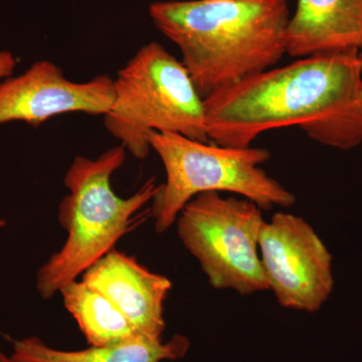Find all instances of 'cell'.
<instances>
[{"label":"cell","instance_id":"obj_1","mask_svg":"<svg viewBox=\"0 0 362 362\" xmlns=\"http://www.w3.org/2000/svg\"><path fill=\"white\" fill-rule=\"evenodd\" d=\"M359 52L322 54L271 68L204 98L209 141L247 148L267 131L299 126L340 150L362 143Z\"/></svg>","mask_w":362,"mask_h":362},{"label":"cell","instance_id":"obj_2","mask_svg":"<svg viewBox=\"0 0 362 362\" xmlns=\"http://www.w3.org/2000/svg\"><path fill=\"white\" fill-rule=\"evenodd\" d=\"M157 30L180 49L202 98L273 68L286 54V0L152 2Z\"/></svg>","mask_w":362,"mask_h":362},{"label":"cell","instance_id":"obj_3","mask_svg":"<svg viewBox=\"0 0 362 362\" xmlns=\"http://www.w3.org/2000/svg\"><path fill=\"white\" fill-rule=\"evenodd\" d=\"M126 156L127 150L120 144L97 158L78 156L71 161L64 178L69 192L58 214L66 240L37 271L35 286L42 299H52L63 286L77 280L146 216L138 211L159 192L156 177L127 199L112 188V176L122 168Z\"/></svg>","mask_w":362,"mask_h":362},{"label":"cell","instance_id":"obj_4","mask_svg":"<svg viewBox=\"0 0 362 362\" xmlns=\"http://www.w3.org/2000/svg\"><path fill=\"white\" fill-rule=\"evenodd\" d=\"M104 126L139 160L149 156L151 131L211 142L204 98L181 59L156 42L140 47L117 73Z\"/></svg>","mask_w":362,"mask_h":362},{"label":"cell","instance_id":"obj_5","mask_svg":"<svg viewBox=\"0 0 362 362\" xmlns=\"http://www.w3.org/2000/svg\"><path fill=\"white\" fill-rule=\"evenodd\" d=\"M148 139L166 175L150 211L158 233L175 225L181 209L202 192H233L264 211L296 202L292 192L261 168L270 159L269 150L221 146L156 131L149 133Z\"/></svg>","mask_w":362,"mask_h":362},{"label":"cell","instance_id":"obj_6","mask_svg":"<svg viewBox=\"0 0 362 362\" xmlns=\"http://www.w3.org/2000/svg\"><path fill=\"white\" fill-rule=\"evenodd\" d=\"M250 199L197 194L181 209L175 223L183 246L201 265L216 290L240 295L268 291L259 256L263 214Z\"/></svg>","mask_w":362,"mask_h":362},{"label":"cell","instance_id":"obj_7","mask_svg":"<svg viewBox=\"0 0 362 362\" xmlns=\"http://www.w3.org/2000/svg\"><path fill=\"white\" fill-rule=\"evenodd\" d=\"M259 250L269 290L284 308L320 310L334 288L332 255L304 218L276 213L259 233Z\"/></svg>","mask_w":362,"mask_h":362},{"label":"cell","instance_id":"obj_8","mask_svg":"<svg viewBox=\"0 0 362 362\" xmlns=\"http://www.w3.org/2000/svg\"><path fill=\"white\" fill-rule=\"evenodd\" d=\"M113 102L109 76L74 82L57 64L37 61L21 75L0 81V125L18 121L37 128L63 114L104 116Z\"/></svg>","mask_w":362,"mask_h":362},{"label":"cell","instance_id":"obj_9","mask_svg":"<svg viewBox=\"0 0 362 362\" xmlns=\"http://www.w3.org/2000/svg\"><path fill=\"white\" fill-rule=\"evenodd\" d=\"M82 280L101 292L143 337L162 340L164 302L173 284L149 271L137 259L115 249L83 274Z\"/></svg>","mask_w":362,"mask_h":362},{"label":"cell","instance_id":"obj_10","mask_svg":"<svg viewBox=\"0 0 362 362\" xmlns=\"http://www.w3.org/2000/svg\"><path fill=\"white\" fill-rule=\"evenodd\" d=\"M286 54L306 58L362 49V0H297L285 33Z\"/></svg>","mask_w":362,"mask_h":362},{"label":"cell","instance_id":"obj_11","mask_svg":"<svg viewBox=\"0 0 362 362\" xmlns=\"http://www.w3.org/2000/svg\"><path fill=\"white\" fill-rule=\"evenodd\" d=\"M189 347L188 338L180 334L166 342L138 337L80 350L54 349L40 337H30L14 340L11 356L18 362H164L182 358Z\"/></svg>","mask_w":362,"mask_h":362},{"label":"cell","instance_id":"obj_12","mask_svg":"<svg viewBox=\"0 0 362 362\" xmlns=\"http://www.w3.org/2000/svg\"><path fill=\"white\" fill-rule=\"evenodd\" d=\"M59 293L66 310L75 319L90 346L143 337L108 298L84 281H71Z\"/></svg>","mask_w":362,"mask_h":362},{"label":"cell","instance_id":"obj_13","mask_svg":"<svg viewBox=\"0 0 362 362\" xmlns=\"http://www.w3.org/2000/svg\"><path fill=\"white\" fill-rule=\"evenodd\" d=\"M16 66H18V59L13 52H0V81L13 76Z\"/></svg>","mask_w":362,"mask_h":362},{"label":"cell","instance_id":"obj_14","mask_svg":"<svg viewBox=\"0 0 362 362\" xmlns=\"http://www.w3.org/2000/svg\"><path fill=\"white\" fill-rule=\"evenodd\" d=\"M0 362H18L13 358V356H7L0 349Z\"/></svg>","mask_w":362,"mask_h":362},{"label":"cell","instance_id":"obj_15","mask_svg":"<svg viewBox=\"0 0 362 362\" xmlns=\"http://www.w3.org/2000/svg\"><path fill=\"white\" fill-rule=\"evenodd\" d=\"M6 221L1 220V218H0V228H4V226H6Z\"/></svg>","mask_w":362,"mask_h":362},{"label":"cell","instance_id":"obj_16","mask_svg":"<svg viewBox=\"0 0 362 362\" xmlns=\"http://www.w3.org/2000/svg\"><path fill=\"white\" fill-rule=\"evenodd\" d=\"M358 58H359V62H361V69H362V49L361 52H359Z\"/></svg>","mask_w":362,"mask_h":362},{"label":"cell","instance_id":"obj_17","mask_svg":"<svg viewBox=\"0 0 362 362\" xmlns=\"http://www.w3.org/2000/svg\"><path fill=\"white\" fill-rule=\"evenodd\" d=\"M361 105H362V89H361Z\"/></svg>","mask_w":362,"mask_h":362}]
</instances>
